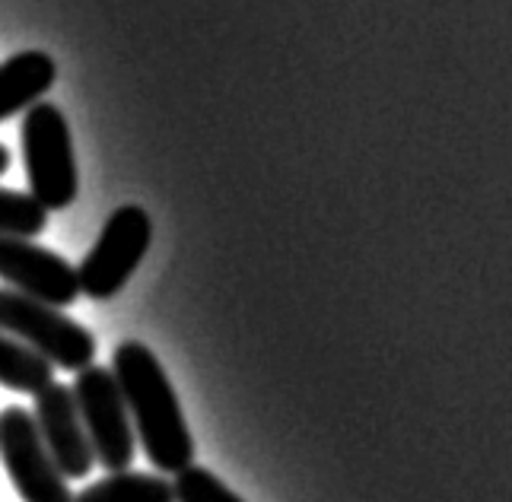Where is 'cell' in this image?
Masks as SVG:
<instances>
[{"mask_svg": "<svg viewBox=\"0 0 512 502\" xmlns=\"http://www.w3.org/2000/svg\"><path fill=\"white\" fill-rule=\"evenodd\" d=\"M58 80V67L45 51H20L0 64V121L26 112Z\"/></svg>", "mask_w": 512, "mask_h": 502, "instance_id": "9", "label": "cell"}, {"mask_svg": "<svg viewBox=\"0 0 512 502\" xmlns=\"http://www.w3.org/2000/svg\"><path fill=\"white\" fill-rule=\"evenodd\" d=\"M20 143H23L29 194L48 213L67 210L77 201L80 175H77L74 143H70V128H67L64 112L58 105L42 102V99L29 105L23 115Z\"/></svg>", "mask_w": 512, "mask_h": 502, "instance_id": "2", "label": "cell"}, {"mask_svg": "<svg viewBox=\"0 0 512 502\" xmlns=\"http://www.w3.org/2000/svg\"><path fill=\"white\" fill-rule=\"evenodd\" d=\"M172 493L175 502H242L214 471L198 468V464H188L185 471L175 474Z\"/></svg>", "mask_w": 512, "mask_h": 502, "instance_id": "13", "label": "cell"}, {"mask_svg": "<svg viewBox=\"0 0 512 502\" xmlns=\"http://www.w3.org/2000/svg\"><path fill=\"white\" fill-rule=\"evenodd\" d=\"M0 331L23 340L51 366L67 372H80L96 360V337L80 321L16 290H0Z\"/></svg>", "mask_w": 512, "mask_h": 502, "instance_id": "3", "label": "cell"}, {"mask_svg": "<svg viewBox=\"0 0 512 502\" xmlns=\"http://www.w3.org/2000/svg\"><path fill=\"white\" fill-rule=\"evenodd\" d=\"M112 375L125 398L134 436L144 445V455L153 468L160 474L185 471L194 458V439L160 360L150 353V347L128 340L115 347Z\"/></svg>", "mask_w": 512, "mask_h": 502, "instance_id": "1", "label": "cell"}, {"mask_svg": "<svg viewBox=\"0 0 512 502\" xmlns=\"http://www.w3.org/2000/svg\"><path fill=\"white\" fill-rule=\"evenodd\" d=\"M48 229V210L32 194L0 188V236L35 239Z\"/></svg>", "mask_w": 512, "mask_h": 502, "instance_id": "12", "label": "cell"}, {"mask_svg": "<svg viewBox=\"0 0 512 502\" xmlns=\"http://www.w3.org/2000/svg\"><path fill=\"white\" fill-rule=\"evenodd\" d=\"M74 398L80 407L86 436H90L96 464L109 474L128 471L137 455V436L112 369L102 366L80 369L74 379Z\"/></svg>", "mask_w": 512, "mask_h": 502, "instance_id": "4", "label": "cell"}, {"mask_svg": "<svg viewBox=\"0 0 512 502\" xmlns=\"http://www.w3.org/2000/svg\"><path fill=\"white\" fill-rule=\"evenodd\" d=\"M35 426H39V436L48 448V455L55 458L58 471L67 480H83L86 474H93L96 468V455L90 436H86V426L80 420V407L74 398V388L51 382L35 394Z\"/></svg>", "mask_w": 512, "mask_h": 502, "instance_id": "8", "label": "cell"}, {"mask_svg": "<svg viewBox=\"0 0 512 502\" xmlns=\"http://www.w3.org/2000/svg\"><path fill=\"white\" fill-rule=\"evenodd\" d=\"M0 461L23 502H74L67 477L39 436L35 417L16 404L0 414Z\"/></svg>", "mask_w": 512, "mask_h": 502, "instance_id": "6", "label": "cell"}, {"mask_svg": "<svg viewBox=\"0 0 512 502\" xmlns=\"http://www.w3.org/2000/svg\"><path fill=\"white\" fill-rule=\"evenodd\" d=\"M153 239V226L144 207L125 204L118 207L109 223L102 226L96 245L86 251L77 267L80 293L90 299H112L125 286L144 261Z\"/></svg>", "mask_w": 512, "mask_h": 502, "instance_id": "5", "label": "cell"}, {"mask_svg": "<svg viewBox=\"0 0 512 502\" xmlns=\"http://www.w3.org/2000/svg\"><path fill=\"white\" fill-rule=\"evenodd\" d=\"M55 382V366L23 340L0 331V385L20 394H39Z\"/></svg>", "mask_w": 512, "mask_h": 502, "instance_id": "11", "label": "cell"}, {"mask_svg": "<svg viewBox=\"0 0 512 502\" xmlns=\"http://www.w3.org/2000/svg\"><path fill=\"white\" fill-rule=\"evenodd\" d=\"M74 502H175L172 480L163 474H140V471H118L90 483Z\"/></svg>", "mask_w": 512, "mask_h": 502, "instance_id": "10", "label": "cell"}, {"mask_svg": "<svg viewBox=\"0 0 512 502\" xmlns=\"http://www.w3.org/2000/svg\"><path fill=\"white\" fill-rule=\"evenodd\" d=\"M0 280L10 283V290L48 302L55 309L74 306L80 296L74 264H67L55 251L16 236H0Z\"/></svg>", "mask_w": 512, "mask_h": 502, "instance_id": "7", "label": "cell"}, {"mask_svg": "<svg viewBox=\"0 0 512 502\" xmlns=\"http://www.w3.org/2000/svg\"><path fill=\"white\" fill-rule=\"evenodd\" d=\"M10 169V150L4 147V143H0V175H4Z\"/></svg>", "mask_w": 512, "mask_h": 502, "instance_id": "14", "label": "cell"}]
</instances>
